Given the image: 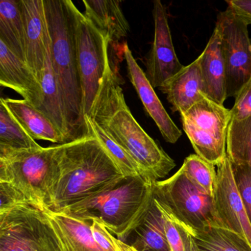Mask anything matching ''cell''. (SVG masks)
<instances>
[{
	"mask_svg": "<svg viewBox=\"0 0 251 251\" xmlns=\"http://www.w3.org/2000/svg\"><path fill=\"white\" fill-rule=\"evenodd\" d=\"M120 77L113 69L100 88L89 118L120 145L152 181L165 177L174 160L145 131L126 103Z\"/></svg>",
	"mask_w": 251,
	"mask_h": 251,
	"instance_id": "6da1fadb",
	"label": "cell"
},
{
	"mask_svg": "<svg viewBox=\"0 0 251 251\" xmlns=\"http://www.w3.org/2000/svg\"><path fill=\"white\" fill-rule=\"evenodd\" d=\"M50 38V57L65 111L70 142L88 137L76 51L71 0H44Z\"/></svg>",
	"mask_w": 251,
	"mask_h": 251,
	"instance_id": "7a4b0ae2",
	"label": "cell"
},
{
	"mask_svg": "<svg viewBox=\"0 0 251 251\" xmlns=\"http://www.w3.org/2000/svg\"><path fill=\"white\" fill-rule=\"evenodd\" d=\"M124 177L92 136L60 145L59 176L50 210L61 212Z\"/></svg>",
	"mask_w": 251,
	"mask_h": 251,
	"instance_id": "3957f363",
	"label": "cell"
},
{
	"mask_svg": "<svg viewBox=\"0 0 251 251\" xmlns=\"http://www.w3.org/2000/svg\"><path fill=\"white\" fill-rule=\"evenodd\" d=\"M155 182L142 176H124L61 212L86 221L100 220L124 242L151 207Z\"/></svg>",
	"mask_w": 251,
	"mask_h": 251,
	"instance_id": "277c9868",
	"label": "cell"
},
{
	"mask_svg": "<svg viewBox=\"0 0 251 251\" xmlns=\"http://www.w3.org/2000/svg\"><path fill=\"white\" fill-rule=\"evenodd\" d=\"M59 149L58 145L0 152V181L12 183L42 211L50 209L59 176Z\"/></svg>",
	"mask_w": 251,
	"mask_h": 251,
	"instance_id": "5b68a950",
	"label": "cell"
},
{
	"mask_svg": "<svg viewBox=\"0 0 251 251\" xmlns=\"http://www.w3.org/2000/svg\"><path fill=\"white\" fill-rule=\"evenodd\" d=\"M75 28L76 51L83 96V114L89 117L95 100L113 70L108 57V39L71 3Z\"/></svg>",
	"mask_w": 251,
	"mask_h": 251,
	"instance_id": "8992f818",
	"label": "cell"
},
{
	"mask_svg": "<svg viewBox=\"0 0 251 251\" xmlns=\"http://www.w3.org/2000/svg\"><path fill=\"white\" fill-rule=\"evenodd\" d=\"M180 115L183 130L197 155L214 166L221 164L227 157L230 110L205 97Z\"/></svg>",
	"mask_w": 251,
	"mask_h": 251,
	"instance_id": "52a82bcc",
	"label": "cell"
},
{
	"mask_svg": "<svg viewBox=\"0 0 251 251\" xmlns=\"http://www.w3.org/2000/svg\"><path fill=\"white\" fill-rule=\"evenodd\" d=\"M153 195L191 233L211 226H223L216 212L214 198L194 186L181 168L167 180L155 181Z\"/></svg>",
	"mask_w": 251,
	"mask_h": 251,
	"instance_id": "ba28073f",
	"label": "cell"
},
{
	"mask_svg": "<svg viewBox=\"0 0 251 251\" xmlns=\"http://www.w3.org/2000/svg\"><path fill=\"white\" fill-rule=\"evenodd\" d=\"M0 251H61L45 212L35 205L0 214Z\"/></svg>",
	"mask_w": 251,
	"mask_h": 251,
	"instance_id": "9c48e42d",
	"label": "cell"
},
{
	"mask_svg": "<svg viewBox=\"0 0 251 251\" xmlns=\"http://www.w3.org/2000/svg\"><path fill=\"white\" fill-rule=\"evenodd\" d=\"M226 68L227 98H236L251 77V39L248 25L227 7L217 16Z\"/></svg>",
	"mask_w": 251,
	"mask_h": 251,
	"instance_id": "30bf717a",
	"label": "cell"
},
{
	"mask_svg": "<svg viewBox=\"0 0 251 251\" xmlns=\"http://www.w3.org/2000/svg\"><path fill=\"white\" fill-rule=\"evenodd\" d=\"M152 16L155 33L152 46L147 55L145 73L152 87L159 89L184 66L179 61L175 50L167 8L159 0L153 2Z\"/></svg>",
	"mask_w": 251,
	"mask_h": 251,
	"instance_id": "8fae6325",
	"label": "cell"
},
{
	"mask_svg": "<svg viewBox=\"0 0 251 251\" xmlns=\"http://www.w3.org/2000/svg\"><path fill=\"white\" fill-rule=\"evenodd\" d=\"M214 207L223 227L242 236L251 246V225L236 186L232 164L227 157L217 166Z\"/></svg>",
	"mask_w": 251,
	"mask_h": 251,
	"instance_id": "7c38bea8",
	"label": "cell"
},
{
	"mask_svg": "<svg viewBox=\"0 0 251 251\" xmlns=\"http://www.w3.org/2000/svg\"><path fill=\"white\" fill-rule=\"evenodd\" d=\"M123 53L127 64L129 80L136 89L145 111L155 122L164 140L168 143H176L182 136L181 130L166 111L127 43L125 44Z\"/></svg>",
	"mask_w": 251,
	"mask_h": 251,
	"instance_id": "4fadbf2b",
	"label": "cell"
},
{
	"mask_svg": "<svg viewBox=\"0 0 251 251\" xmlns=\"http://www.w3.org/2000/svg\"><path fill=\"white\" fill-rule=\"evenodd\" d=\"M25 25V62L42 81L50 38L44 0H21Z\"/></svg>",
	"mask_w": 251,
	"mask_h": 251,
	"instance_id": "5bb4252c",
	"label": "cell"
},
{
	"mask_svg": "<svg viewBox=\"0 0 251 251\" xmlns=\"http://www.w3.org/2000/svg\"><path fill=\"white\" fill-rule=\"evenodd\" d=\"M0 84L21 95L36 108L42 104V85L25 61L0 40Z\"/></svg>",
	"mask_w": 251,
	"mask_h": 251,
	"instance_id": "9a60e30c",
	"label": "cell"
},
{
	"mask_svg": "<svg viewBox=\"0 0 251 251\" xmlns=\"http://www.w3.org/2000/svg\"><path fill=\"white\" fill-rule=\"evenodd\" d=\"M167 96L174 112L183 114L205 98L200 58L183 67L159 88Z\"/></svg>",
	"mask_w": 251,
	"mask_h": 251,
	"instance_id": "2e32d148",
	"label": "cell"
},
{
	"mask_svg": "<svg viewBox=\"0 0 251 251\" xmlns=\"http://www.w3.org/2000/svg\"><path fill=\"white\" fill-rule=\"evenodd\" d=\"M199 58L205 96L223 105L227 98L226 68L218 25L216 24L211 38Z\"/></svg>",
	"mask_w": 251,
	"mask_h": 251,
	"instance_id": "e0dca14e",
	"label": "cell"
},
{
	"mask_svg": "<svg viewBox=\"0 0 251 251\" xmlns=\"http://www.w3.org/2000/svg\"><path fill=\"white\" fill-rule=\"evenodd\" d=\"M43 211L56 235L61 251H103L92 236V222L64 212Z\"/></svg>",
	"mask_w": 251,
	"mask_h": 251,
	"instance_id": "ac0fdd59",
	"label": "cell"
},
{
	"mask_svg": "<svg viewBox=\"0 0 251 251\" xmlns=\"http://www.w3.org/2000/svg\"><path fill=\"white\" fill-rule=\"evenodd\" d=\"M13 117L34 140H45L58 145L66 144L56 126L42 111L25 100L1 98Z\"/></svg>",
	"mask_w": 251,
	"mask_h": 251,
	"instance_id": "d6986e66",
	"label": "cell"
},
{
	"mask_svg": "<svg viewBox=\"0 0 251 251\" xmlns=\"http://www.w3.org/2000/svg\"><path fill=\"white\" fill-rule=\"evenodd\" d=\"M85 17L109 41L110 44L126 37L130 25L125 17L120 1L83 0Z\"/></svg>",
	"mask_w": 251,
	"mask_h": 251,
	"instance_id": "ffe728a7",
	"label": "cell"
},
{
	"mask_svg": "<svg viewBox=\"0 0 251 251\" xmlns=\"http://www.w3.org/2000/svg\"><path fill=\"white\" fill-rule=\"evenodd\" d=\"M124 242L136 251H171L162 215L154 198L143 218L130 232Z\"/></svg>",
	"mask_w": 251,
	"mask_h": 251,
	"instance_id": "44dd1931",
	"label": "cell"
},
{
	"mask_svg": "<svg viewBox=\"0 0 251 251\" xmlns=\"http://www.w3.org/2000/svg\"><path fill=\"white\" fill-rule=\"evenodd\" d=\"M0 40L25 61V25L21 0L0 1Z\"/></svg>",
	"mask_w": 251,
	"mask_h": 251,
	"instance_id": "7402d4cb",
	"label": "cell"
},
{
	"mask_svg": "<svg viewBox=\"0 0 251 251\" xmlns=\"http://www.w3.org/2000/svg\"><path fill=\"white\" fill-rule=\"evenodd\" d=\"M41 85L42 89V101L38 110L45 114L56 126L64 136L66 144L70 143V133L66 120L65 111L51 61L50 42L47 53Z\"/></svg>",
	"mask_w": 251,
	"mask_h": 251,
	"instance_id": "603a6c76",
	"label": "cell"
},
{
	"mask_svg": "<svg viewBox=\"0 0 251 251\" xmlns=\"http://www.w3.org/2000/svg\"><path fill=\"white\" fill-rule=\"evenodd\" d=\"M198 251H251L248 241L223 226L192 232Z\"/></svg>",
	"mask_w": 251,
	"mask_h": 251,
	"instance_id": "cb8c5ba5",
	"label": "cell"
},
{
	"mask_svg": "<svg viewBox=\"0 0 251 251\" xmlns=\"http://www.w3.org/2000/svg\"><path fill=\"white\" fill-rule=\"evenodd\" d=\"M226 153L232 165L251 170V117L230 120L227 134Z\"/></svg>",
	"mask_w": 251,
	"mask_h": 251,
	"instance_id": "d4e9b609",
	"label": "cell"
},
{
	"mask_svg": "<svg viewBox=\"0 0 251 251\" xmlns=\"http://www.w3.org/2000/svg\"><path fill=\"white\" fill-rule=\"evenodd\" d=\"M42 146L33 139L0 101V152L39 149Z\"/></svg>",
	"mask_w": 251,
	"mask_h": 251,
	"instance_id": "484cf974",
	"label": "cell"
},
{
	"mask_svg": "<svg viewBox=\"0 0 251 251\" xmlns=\"http://www.w3.org/2000/svg\"><path fill=\"white\" fill-rule=\"evenodd\" d=\"M89 135L95 137L100 145L103 147L111 159L117 164L120 171L124 176H142L148 179L145 176L137 163L131 156L117 143L111 136H108L95 120L89 117H85ZM150 180V179H148Z\"/></svg>",
	"mask_w": 251,
	"mask_h": 251,
	"instance_id": "4316f807",
	"label": "cell"
},
{
	"mask_svg": "<svg viewBox=\"0 0 251 251\" xmlns=\"http://www.w3.org/2000/svg\"><path fill=\"white\" fill-rule=\"evenodd\" d=\"M154 201L162 215L166 236L171 251H198L193 236L187 227L165 204L155 197Z\"/></svg>",
	"mask_w": 251,
	"mask_h": 251,
	"instance_id": "83f0119b",
	"label": "cell"
},
{
	"mask_svg": "<svg viewBox=\"0 0 251 251\" xmlns=\"http://www.w3.org/2000/svg\"><path fill=\"white\" fill-rule=\"evenodd\" d=\"M185 176L199 190L214 198L217 185L215 166L197 155L192 154L185 158L183 165Z\"/></svg>",
	"mask_w": 251,
	"mask_h": 251,
	"instance_id": "f1b7e54d",
	"label": "cell"
},
{
	"mask_svg": "<svg viewBox=\"0 0 251 251\" xmlns=\"http://www.w3.org/2000/svg\"><path fill=\"white\" fill-rule=\"evenodd\" d=\"M91 230L95 242L103 251H136L111 233L100 220H92Z\"/></svg>",
	"mask_w": 251,
	"mask_h": 251,
	"instance_id": "f546056e",
	"label": "cell"
},
{
	"mask_svg": "<svg viewBox=\"0 0 251 251\" xmlns=\"http://www.w3.org/2000/svg\"><path fill=\"white\" fill-rule=\"evenodd\" d=\"M27 205L36 206L12 183L0 181V214H5L18 207Z\"/></svg>",
	"mask_w": 251,
	"mask_h": 251,
	"instance_id": "4dcf8cb0",
	"label": "cell"
},
{
	"mask_svg": "<svg viewBox=\"0 0 251 251\" xmlns=\"http://www.w3.org/2000/svg\"><path fill=\"white\" fill-rule=\"evenodd\" d=\"M236 186L240 194L251 225V170L248 167L232 165Z\"/></svg>",
	"mask_w": 251,
	"mask_h": 251,
	"instance_id": "1f68e13d",
	"label": "cell"
},
{
	"mask_svg": "<svg viewBox=\"0 0 251 251\" xmlns=\"http://www.w3.org/2000/svg\"><path fill=\"white\" fill-rule=\"evenodd\" d=\"M231 119L242 120L251 117V82L248 81L235 98V103L230 109Z\"/></svg>",
	"mask_w": 251,
	"mask_h": 251,
	"instance_id": "d6a6232c",
	"label": "cell"
},
{
	"mask_svg": "<svg viewBox=\"0 0 251 251\" xmlns=\"http://www.w3.org/2000/svg\"><path fill=\"white\" fill-rule=\"evenodd\" d=\"M226 3L248 25H251V0H226Z\"/></svg>",
	"mask_w": 251,
	"mask_h": 251,
	"instance_id": "836d02e7",
	"label": "cell"
},
{
	"mask_svg": "<svg viewBox=\"0 0 251 251\" xmlns=\"http://www.w3.org/2000/svg\"><path fill=\"white\" fill-rule=\"evenodd\" d=\"M250 81L251 82V79H250Z\"/></svg>",
	"mask_w": 251,
	"mask_h": 251,
	"instance_id": "e575fe53",
	"label": "cell"
}]
</instances>
